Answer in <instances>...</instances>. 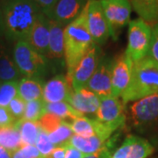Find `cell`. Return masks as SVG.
<instances>
[{"label":"cell","mask_w":158,"mask_h":158,"mask_svg":"<svg viewBox=\"0 0 158 158\" xmlns=\"http://www.w3.org/2000/svg\"><path fill=\"white\" fill-rule=\"evenodd\" d=\"M3 31L9 40H27L35 19L41 12L32 0H3Z\"/></svg>","instance_id":"obj_1"},{"label":"cell","mask_w":158,"mask_h":158,"mask_svg":"<svg viewBox=\"0 0 158 158\" xmlns=\"http://www.w3.org/2000/svg\"><path fill=\"white\" fill-rule=\"evenodd\" d=\"M87 25V5L81 14L64 28V60L69 76L79 61L94 45Z\"/></svg>","instance_id":"obj_2"},{"label":"cell","mask_w":158,"mask_h":158,"mask_svg":"<svg viewBox=\"0 0 158 158\" xmlns=\"http://www.w3.org/2000/svg\"><path fill=\"white\" fill-rule=\"evenodd\" d=\"M158 93V63L147 56L134 62L131 80L120 97L124 105Z\"/></svg>","instance_id":"obj_3"},{"label":"cell","mask_w":158,"mask_h":158,"mask_svg":"<svg viewBox=\"0 0 158 158\" xmlns=\"http://www.w3.org/2000/svg\"><path fill=\"white\" fill-rule=\"evenodd\" d=\"M13 61L21 76L27 78L39 77L45 71L47 60L25 40H18L13 48Z\"/></svg>","instance_id":"obj_4"},{"label":"cell","mask_w":158,"mask_h":158,"mask_svg":"<svg viewBox=\"0 0 158 158\" xmlns=\"http://www.w3.org/2000/svg\"><path fill=\"white\" fill-rule=\"evenodd\" d=\"M152 27L141 19L130 21L127 31V46L125 55L133 62H138L148 54Z\"/></svg>","instance_id":"obj_5"},{"label":"cell","mask_w":158,"mask_h":158,"mask_svg":"<svg viewBox=\"0 0 158 158\" xmlns=\"http://www.w3.org/2000/svg\"><path fill=\"white\" fill-rule=\"evenodd\" d=\"M129 115L136 129H149L157 125L158 93L134 102L129 107Z\"/></svg>","instance_id":"obj_6"},{"label":"cell","mask_w":158,"mask_h":158,"mask_svg":"<svg viewBox=\"0 0 158 158\" xmlns=\"http://www.w3.org/2000/svg\"><path fill=\"white\" fill-rule=\"evenodd\" d=\"M106 18L111 37L117 39L119 30L128 25L132 6L129 0H98Z\"/></svg>","instance_id":"obj_7"},{"label":"cell","mask_w":158,"mask_h":158,"mask_svg":"<svg viewBox=\"0 0 158 158\" xmlns=\"http://www.w3.org/2000/svg\"><path fill=\"white\" fill-rule=\"evenodd\" d=\"M100 59V48L98 45L94 44L76 65L71 74L67 76L74 91L86 86L92 74L96 70Z\"/></svg>","instance_id":"obj_8"},{"label":"cell","mask_w":158,"mask_h":158,"mask_svg":"<svg viewBox=\"0 0 158 158\" xmlns=\"http://www.w3.org/2000/svg\"><path fill=\"white\" fill-rule=\"evenodd\" d=\"M87 25L91 38L97 45L106 43L111 37L110 27L98 0H89L87 3Z\"/></svg>","instance_id":"obj_9"},{"label":"cell","mask_w":158,"mask_h":158,"mask_svg":"<svg viewBox=\"0 0 158 158\" xmlns=\"http://www.w3.org/2000/svg\"><path fill=\"white\" fill-rule=\"evenodd\" d=\"M113 62V61L107 58H101L96 70L85 86L99 97V98L111 96Z\"/></svg>","instance_id":"obj_10"},{"label":"cell","mask_w":158,"mask_h":158,"mask_svg":"<svg viewBox=\"0 0 158 158\" xmlns=\"http://www.w3.org/2000/svg\"><path fill=\"white\" fill-rule=\"evenodd\" d=\"M134 62L122 54L113 62L112 68V92L111 96L120 98L129 85Z\"/></svg>","instance_id":"obj_11"},{"label":"cell","mask_w":158,"mask_h":158,"mask_svg":"<svg viewBox=\"0 0 158 158\" xmlns=\"http://www.w3.org/2000/svg\"><path fill=\"white\" fill-rule=\"evenodd\" d=\"M124 104L120 98L110 96L100 98L99 107L96 113L97 119L104 123L117 125L122 127L126 123Z\"/></svg>","instance_id":"obj_12"},{"label":"cell","mask_w":158,"mask_h":158,"mask_svg":"<svg viewBox=\"0 0 158 158\" xmlns=\"http://www.w3.org/2000/svg\"><path fill=\"white\" fill-rule=\"evenodd\" d=\"M154 152L149 141L136 135H128L113 154V158H148Z\"/></svg>","instance_id":"obj_13"},{"label":"cell","mask_w":158,"mask_h":158,"mask_svg":"<svg viewBox=\"0 0 158 158\" xmlns=\"http://www.w3.org/2000/svg\"><path fill=\"white\" fill-rule=\"evenodd\" d=\"M73 92L70 81L62 75L48 80L43 86L42 101L44 103L68 102Z\"/></svg>","instance_id":"obj_14"},{"label":"cell","mask_w":158,"mask_h":158,"mask_svg":"<svg viewBox=\"0 0 158 158\" xmlns=\"http://www.w3.org/2000/svg\"><path fill=\"white\" fill-rule=\"evenodd\" d=\"M88 1L89 0H58L48 19L66 27L81 14Z\"/></svg>","instance_id":"obj_15"},{"label":"cell","mask_w":158,"mask_h":158,"mask_svg":"<svg viewBox=\"0 0 158 158\" xmlns=\"http://www.w3.org/2000/svg\"><path fill=\"white\" fill-rule=\"evenodd\" d=\"M27 41L40 54L47 56L49 41V19L42 12L35 19Z\"/></svg>","instance_id":"obj_16"},{"label":"cell","mask_w":158,"mask_h":158,"mask_svg":"<svg viewBox=\"0 0 158 158\" xmlns=\"http://www.w3.org/2000/svg\"><path fill=\"white\" fill-rule=\"evenodd\" d=\"M68 103L79 113L84 114H96L99 107L100 98L91 90L84 87L72 92Z\"/></svg>","instance_id":"obj_17"},{"label":"cell","mask_w":158,"mask_h":158,"mask_svg":"<svg viewBox=\"0 0 158 158\" xmlns=\"http://www.w3.org/2000/svg\"><path fill=\"white\" fill-rule=\"evenodd\" d=\"M64 26L49 19V41L46 56L48 58L59 60L64 57Z\"/></svg>","instance_id":"obj_18"},{"label":"cell","mask_w":158,"mask_h":158,"mask_svg":"<svg viewBox=\"0 0 158 158\" xmlns=\"http://www.w3.org/2000/svg\"><path fill=\"white\" fill-rule=\"evenodd\" d=\"M43 85L38 79L25 78L20 79L18 84V96L24 101L42 99Z\"/></svg>","instance_id":"obj_19"},{"label":"cell","mask_w":158,"mask_h":158,"mask_svg":"<svg viewBox=\"0 0 158 158\" xmlns=\"http://www.w3.org/2000/svg\"><path fill=\"white\" fill-rule=\"evenodd\" d=\"M129 2L140 19L149 25L158 22V0H129Z\"/></svg>","instance_id":"obj_20"},{"label":"cell","mask_w":158,"mask_h":158,"mask_svg":"<svg viewBox=\"0 0 158 158\" xmlns=\"http://www.w3.org/2000/svg\"><path fill=\"white\" fill-rule=\"evenodd\" d=\"M0 146L10 153L14 152L22 146L18 120L11 126L0 127Z\"/></svg>","instance_id":"obj_21"},{"label":"cell","mask_w":158,"mask_h":158,"mask_svg":"<svg viewBox=\"0 0 158 158\" xmlns=\"http://www.w3.org/2000/svg\"><path fill=\"white\" fill-rule=\"evenodd\" d=\"M106 142V141H103L101 138L97 135L83 137V136L73 135L67 143L70 146L76 148L85 155H90L101 149L105 146Z\"/></svg>","instance_id":"obj_22"},{"label":"cell","mask_w":158,"mask_h":158,"mask_svg":"<svg viewBox=\"0 0 158 158\" xmlns=\"http://www.w3.org/2000/svg\"><path fill=\"white\" fill-rule=\"evenodd\" d=\"M45 113H52L67 122V119L71 122L77 118L84 116L82 113L77 111L68 102H57V103H44Z\"/></svg>","instance_id":"obj_23"},{"label":"cell","mask_w":158,"mask_h":158,"mask_svg":"<svg viewBox=\"0 0 158 158\" xmlns=\"http://www.w3.org/2000/svg\"><path fill=\"white\" fill-rule=\"evenodd\" d=\"M21 77L13 58L11 59L4 50H0V81L2 83L17 81Z\"/></svg>","instance_id":"obj_24"},{"label":"cell","mask_w":158,"mask_h":158,"mask_svg":"<svg viewBox=\"0 0 158 158\" xmlns=\"http://www.w3.org/2000/svg\"><path fill=\"white\" fill-rule=\"evenodd\" d=\"M18 123L22 145H35L37 137L40 131V127L38 122H34L21 118L18 120Z\"/></svg>","instance_id":"obj_25"},{"label":"cell","mask_w":158,"mask_h":158,"mask_svg":"<svg viewBox=\"0 0 158 158\" xmlns=\"http://www.w3.org/2000/svg\"><path fill=\"white\" fill-rule=\"evenodd\" d=\"M71 129L74 135L83 137H90L95 135L94 119L87 118L85 116L77 118L70 123Z\"/></svg>","instance_id":"obj_26"},{"label":"cell","mask_w":158,"mask_h":158,"mask_svg":"<svg viewBox=\"0 0 158 158\" xmlns=\"http://www.w3.org/2000/svg\"><path fill=\"white\" fill-rule=\"evenodd\" d=\"M73 131L71 129L70 123L62 121V124L60 125L56 129H55L50 134H48V137L50 139L51 142L56 147L60 145H63L73 135Z\"/></svg>","instance_id":"obj_27"},{"label":"cell","mask_w":158,"mask_h":158,"mask_svg":"<svg viewBox=\"0 0 158 158\" xmlns=\"http://www.w3.org/2000/svg\"><path fill=\"white\" fill-rule=\"evenodd\" d=\"M44 102L42 99L40 100H33L27 102L25 113L23 116V119L30 120L34 122H38L39 119L45 114Z\"/></svg>","instance_id":"obj_28"},{"label":"cell","mask_w":158,"mask_h":158,"mask_svg":"<svg viewBox=\"0 0 158 158\" xmlns=\"http://www.w3.org/2000/svg\"><path fill=\"white\" fill-rule=\"evenodd\" d=\"M18 81L5 82L0 85V107H8L10 102L18 96Z\"/></svg>","instance_id":"obj_29"},{"label":"cell","mask_w":158,"mask_h":158,"mask_svg":"<svg viewBox=\"0 0 158 158\" xmlns=\"http://www.w3.org/2000/svg\"><path fill=\"white\" fill-rule=\"evenodd\" d=\"M35 147L39 150L40 154L42 157L48 158L51 152L54 150L56 146L51 142L48 135L45 131L40 129L39 135L37 137V140L35 142Z\"/></svg>","instance_id":"obj_30"},{"label":"cell","mask_w":158,"mask_h":158,"mask_svg":"<svg viewBox=\"0 0 158 158\" xmlns=\"http://www.w3.org/2000/svg\"><path fill=\"white\" fill-rule=\"evenodd\" d=\"M62 121L63 120L62 118L57 117L56 115L46 113L41 118H40L38 124H39L40 129L45 131L48 135L55 129H56L57 127L62 124Z\"/></svg>","instance_id":"obj_31"},{"label":"cell","mask_w":158,"mask_h":158,"mask_svg":"<svg viewBox=\"0 0 158 158\" xmlns=\"http://www.w3.org/2000/svg\"><path fill=\"white\" fill-rule=\"evenodd\" d=\"M26 104H27V102L24 101L21 98L17 96L10 102L7 109L9 110L10 113L13 116V118L16 120H19V119H21L24 116L25 109H26Z\"/></svg>","instance_id":"obj_32"},{"label":"cell","mask_w":158,"mask_h":158,"mask_svg":"<svg viewBox=\"0 0 158 158\" xmlns=\"http://www.w3.org/2000/svg\"><path fill=\"white\" fill-rule=\"evenodd\" d=\"M148 56L158 63V22L152 27L151 42Z\"/></svg>","instance_id":"obj_33"},{"label":"cell","mask_w":158,"mask_h":158,"mask_svg":"<svg viewBox=\"0 0 158 158\" xmlns=\"http://www.w3.org/2000/svg\"><path fill=\"white\" fill-rule=\"evenodd\" d=\"M38 6L40 11L47 17L50 16L51 12L56 6L58 0H32Z\"/></svg>","instance_id":"obj_34"},{"label":"cell","mask_w":158,"mask_h":158,"mask_svg":"<svg viewBox=\"0 0 158 158\" xmlns=\"http://www.w3.org/2000/svg\"><path fill=\"white\" fill-rule=\"evenodd\" d=\"M113 154L112 146H110V142L109 141H107L101 149H99L98 151L93 153V154L86 155L85 158H112Z\"/></svg>","instance_id":"obj_35"},{"label":"cell","mask_w":158,"mask_h":158,"mask_svg":"<svg viewBox=\"0 0 158 158\" xmlns=\"http://www.w3.org/2000/svg\"><path fill=\"white\" fill-rule=\"evenodd\" d=\"M16 119L13 118L6 107H0V127H5L14 124Z\"/></svg>","instance_id":"obj_36"},{"label":"cell","mask_w":158,"mask_h":158,"mask_svg":"<svg viewBox=\"0 0 158 158\" xmlns=\"http://www.w3.org/2000/svg\"><path fill=\"white\" fill-rule=\"evenodd\" d=\"M65 145H66V153L64 158H85L86 156L84 153L79 151L78 149H77L76 148L70 146L67 142L65 143Z\"/></svg>","instance_id":"obj_37"},{"label":"cell","mask_w":158,"mask_h":158,"mask_svg":"<svg viewBox=\"0 0 158 158\" xmlns=\"http://www.w3.org/2000/svg\"><path fill=\"white\" fill-rule=\"evenodd\" d=\"M19 148L27 156H28L29 157L37 158L41 156L40 154L39 150L37 149V148L35 147V145H22Z\"/></svg>","instance_id":"obj_38"},{"label":"cell","mask_w":158,"mask_h":158,"mask_svg":"<svg viewBox=\"0 0 158 158\" xmlns=\"http://www.w3.org/2000/svg\"><path fill=\"white\" fill-rule=\"evenodd\" d=\"M65 153H66V145L65 144L56 146L48 158H64Z\"/></svg>","instance_id":"obj_39"},{"label":"cell","mask_w":158,"mask_h":158,"mask_svg":"<svg viewBox=\"0 0 158 158\" xmlns=\"http://www.w3.org/2000/svg\"><path fill=\"white\" fill-rule=\"evenodd\" d=\"M11 158H31L28 156H27L25 153L23 152L20 148H19L17 150H15L14 152L11 153Z\"/></svg>","instance_id":"obj_40"},{"label":"cell","mask_w":158,"mask_h":158,"mask_svg":"<svg viewBox=\"0 0 158 158\" xmlns=\"http://www.w3.org/2000/svg\"><path fill=\"white\" fill-rule=\"evenodd\" d=\"M0 158H11V154L5 148L0 146Z\"/></svg>","instance_id":"obj_41"},{"label":"cell","mask_w":158,"mask_h":158,"mask_svg":"<svg viewBox=\"0 0 158 158\" xmlns=\"http://www.w3.org/2000/svg\"><path fill=\"white\" fill-rule=\"evenodd\" d=\"M4 34L3 31V17H2V9H1V5H0V34Z\"/></svg>","instance_id":"obj_42"},{"label":"cell","mask_w":158,"mask_h":158,"mask_svg":"<svg viewBox=\"0 0 158 158\" xmlns=\"http://www.w3.org/2000/svg\"><path fill=\"white\" fill-rule=\"evenodd\" d=\"M37 158H44V157H42V156H40V157H37Z\"/></svg>","instance_id":"obj_43"},{"label":"cell","mask_w":158,"mask_h":158,"mask_svg":"<svg viewBox=\"0 0 158 158\" xmlns=\"http://www.w3.org/2000/svg\"><path fill=\"white\" fill-rule=\"evenodd\" d=\"M1 84H2V83H1V81H0V85H1Z\"/></svg>","instance_id":"obj_44"},{"label":"cell","mask_w":158,"mask_h":158,"mask_svg":"<svg viewBox=\"0 0 158 158\" xmlns=\"http://www.w3.org/2000/svg\"><path fill=\"white\" fill-rule=\"evenodd\" d=\"M112 158H113V156H112Z\"/></svg>","instance_id":"obj_45"}]
</instances>
